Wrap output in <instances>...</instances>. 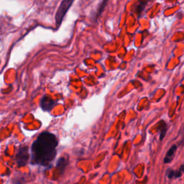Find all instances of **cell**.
<instances>
[{"label":"cell","mask_w":184,"mask_h":184,"mask_svg":"<svg viewBox=\"0 0 184 184\" xmlns=\"http://www.w3.org/2000/svg\"><path fill=\"white\" fill-rule=\"evenodd\" d=\"M55 105H56V102L47 96H43L40 101V107L43 111L50 112Z\"/></svg>","instance_id":"obj_4"},{"label":"cell","mask_w":184,"mask_h":184,"mask_svg":"<svg viewBox=\"0 0 184 184\" xmlns=\"http://www.w3.org/2000/svg\"><path fill=\"white\" fill-rule=\"evenodd\" d=\"M29 150L26 145H22L17 150L16 154V162L18 167L26 165L29 161Z\"/></svg>","instance_id":"obj_3"},{"label":"cell","mask_w":184,"mask_h":184,"mask_svg":"<svg viewBox=\"0 0 184 184\" xmlns=\"http://www.w3.org/2000/svg\"><path fill=\"white\" fill-rule=\"evenodd\" d=\"M158 130L160 132V140H162L163 137H165L166 131H167V125H166L165 122L162 120L159 122V127H158Z\"/></svg>","instance_id":"obj_7"},{"label":"cell","mask_w":184,"mask_h":184,"mask_svg":"<svg viewBox=\"0 0 184 184\" xmlns=\"http://www.w3.org/2000/svg\"><path fill=\"white\" fill-rule=\"evenodd\" d=\"M58 145V139L55 134L48 132H42L32 145V163L45 167L50 166L56 156Z\"/></svg>","instance_id":"obj_1"},{"label":"cell","mask_w":184,"mask_h":184,"mask_svg":"<svg viewBox=\"0 0 184 184\" xmlns=\"http://www.w3.org/2000/svg\"><path fill=\"white\" fill-rule=\"evenodd\" d=\"M106 2H107V0H104V1H103V2H102V5H101V6H100V7L99 8V12H97V15H99L101 13H102V12L103 11V9H104V7H105V5H106Z\"/></svg>","instance_id":"obj_10"},{"label":"cell","mask_w":184,"mask_h":184,"mask_svg":"<svg viewBox=\"0 0 184 184\" xmlns=\"http://www.w3.org/2000/svg\"><path fill=\"white\" fill-rule=\"evenodd\" d=\"M184 173V165H181V167L179 168V170H177V171H175V178H178L181 177L182 175H183V173Z\"/></svg>","instance_id":"obj_9"},{"label":"cell","mask_w":184,"mask_h":184,"mask_svg":"<svg viewBox=\"0 0 184 184\" xmlns=\"http://www.w3.org/2000/svg\"><path fill=\"white\" fill-rule=\"evenodd\" d=\"M179 145L181 146H183V147L184 146V134H183V137H182V138H181V141H180V142H179Z\"/></svg>","instance_id":"obj_12"},{"label":"cell","mask_w":184,"mask_h":184,"mask_svg":"<svg viewBox=\"0 0 184 184\" xmlns=\"http://www.w3.org/2000/svg\"><path fill=\"white\" fill-rule=\"evenodd\" d=\"M145 4H146V2H145V1L141 2V0H139V2H138L137 7L136 8V12H137V14L141 13L142 9H143L144 7H145Z\"/></svg>","instance_id":"obj_8"},{"label":"cell","mask_w":184,"mask_h":184,"mask_svg":"<svg viewBox=\"0 0 184 184\" xmlns=\"http://www.w3.org/2000/svg\"><path fill=\"white\" fill-rule=\"evenodd\" d=\"M67 165H68V160H67L66 158L61 157L58 160L57 168H58V171H60L61 173H63V172H64Z\"/></svg>","instance_id":"obj_6"},{"label":"cell","mask_w":184,"mask_h":184,"mask_svg":"<svg viewBox=\"0 0 184 184\" xmlns=\"http://www.w3.org/2000/svg\"><path fill=\"white\" fill-rule=\"evenodd\" d=\"M74 0H63L61 5L59 6L56 15H55V22H56V26L58 27L61 25L62 20L64 17L66 13L68 12V9L72 5Z\"/></svg>","instance_id":"obj_2"},{"label":"cell","mask_w":184,"mask_h":184,"mask_svg":"<svg viewBox=\"0 0 184 184\" xmlns=\"http://www.w3.org/2000/svg\"><path fill=\"white\" fill-rule=\"evenodd\" d=\"M177 150V146L175 145H173L171 146V148L168 150V151L166 153V155L165 158H164V163H169L172 161L173 159L174 155H175V152Z\"/></svg>","instance_id":"obj_5"},{"label":"cell","mask_w":184,"mask_h":184,"mask_svg":"<svg viewBox=\"0 0 184 184\" xmlns=\"http://www.w3.org/2000/svg\"><path fill=\"white\" fill-rule=\"evenodd\" d=\"M167 176L168 179H173V177H175V171L172 169H168L167 171Z\"/></svg>","instance_id":"obj_11"}]
</instances>
